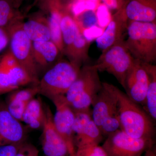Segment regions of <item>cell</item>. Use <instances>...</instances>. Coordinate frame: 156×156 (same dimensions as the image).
<instances>
[{
  "instance_id": "1",
  "label": "cell",
  "mask_w": 156,
  "mask_h": 156,
  "mask_svg": "<svg viewBox=\"0 0 156 156\" xmlns=\"http://www.w3.org/2000/svg\"><path fill=\"white\" fill-rule=\"evenodd\" d=\"M113 89L118 98L121 130L133 138L155 140V122L126 93L114 85Z\"/></svg>"
},
{
  "instance_id": "2",
  "label": "cell",
  "mask_w": 156,
  "mask_h": 156,
  "mask_svg": "<svg viewBox=\"0 0 156 156\" xmlns=\"http://www.w3.org/2000/svg\"><path fill=\"white\" fill-rule=\"evenodd\" d=\"M98 72L95 64H85L81 68L77 77L65 95L74 112L90 109L102 87Z\"/></svg>"
},
{
  "instance_id": "3",
  "label": "cell",
  "mask_w": 156,
  "mask_h": 156,
  "mask_svg": "<svg viewBox=\"0 0 156 156\" xmlns=\"http://www.w3.org/2000/svg\"><path fill=\"white\" fill-rule=\"evenodd\" d=\"M125 45L134 59L149 64L156 61V23L128 20Z\"/></svg>"
},
{
  "instance_id": "4",
  "label": "cell",
  "mask_w": 156,
  "mask_h": 156,
  "mask_svg": "<svg viewBox=\"0 0 156 156\" xmlns=\"http://www.w3.org/2000/svg\"><path fill=\"white\" fill-rule=\"evenodd\" d=\"M81 67L69 61L61 60L46 72L37 85L39 94L51 100L59 95H65L77 77Z\"/></svg>"
},
{
  "instance_id": "5",
  "label": "cell",
  "mask_w": 156,
  "mask_h": 156,
  "mask_svg": "<svg viewBox=\"0 0 156 156\" xmlns=\"http://www.w3.org/2000/svg\"><path fill=\"white\" fill-rule=\"evenodd\" d=\"M22 18L14 20L6 27L10 38V52L33 81L38 84V71L33 55L32 41L22 27Z\"/></svg>"
},
{
  "instance_id": "6",
  "label": "cell",
  "mask_w": 156,
  "mask_h": 156,
  "mask_svg": "<svg viewBox=\"0 0 156 156\" xmlns=\"http://www.w3.org/2000/svg\"><path fill=\"white\" fill-rule=\"evenodd\" d=\"M134 60L123 40L102 51L95 65L98 71L106 72L113 76L125 89L126 76Z\"/></svg>"
},
{
  "instance_id": "7",
  "label": "cell",
  "mask_w": 156,
  "mask_h": 156,
  "mask_svg": "<svg viewBox=\"0 0 156 156\" xmlns=\"http://www.w3.org/2000/svg\"><path fill=\"white\" fill-rule=\"evenodd\" d=\"M154 145V140L133 138L119 129L107 136L101 147L107 156H142Z\"/></svg>"
},
{
  "instance_id": "8",
  "label": "cell",
  "mask_w": 156,
  "mask_h": 156,
  "mask_svg": "<svg viewBox=\"0 0 156 156\" xmlns=\"http://www.w3.org/2000/svg\"><path fill=\"white\" fill-rule=\"evenodd\" d=\"M56 107L53 121L56 130L65 142L69 156H76L74 134L73 126L74 112L69 106L65 95H59L51 99Z\"/></svg>"
},
{
  "instance_id": "9",
  "label": "cell",
  "mask_w": 156,
  "mask_h": 156,
  "mask_svg": "<svg viewBox=\"0 0 156 156\" xmlns=\"http://www.w3.org/2000/svg\"><path fill=\"white\" fill-rule=\"evenodd\" d=\"M45 118L42 134V149L45 156H69L65 142L56 130L50 108L44 106Z\"/></svg>"
},
{
  "instance_id": "10",
  "label": "cell",
  "mask_w": 156,
  "mask_h": 156,
  "mask_svg": "<svg viewBox=\"0 0 156 156\" xmlns=\"http://www.w3.org/2000/svg\"><path fill=\"white\" fill-rule=\"evenodd\" d=\"M148 83V75L143 63L135 59L125 81L126 94L135 103L144 105Z\"/></svg>"
},
{
  "instance_id": "11",
  "label": "cell",
  "mask_w": 156,
  "mask_h": 156,
  "mask_svg": "<svg viewBox=\"0 0 156 156\" xmlns=\"http://www.w3.org/2000/svg\"><path fill=\"white\" fill-rule=\"evenodd\" d=\"M118 105L113 85L103 82L101 89L92 104V119L98 128L105 119L118 112Z\"/></svg>"
},
{
  "instance_id": "12",
  "label": "cell",
  "mask_w": 156,
  "mask_h": 156,
  "mask_svg": "<svg viewBox=\"0 0 156 156\" xmlns=\"http://www.w3.org/2000/svg\"><path fill=\"white\" fill-rule=\"evenodd\" d=\"M26 135L20 121L10 113L5 102L0 101V144H22Z\"/></svg>"
},
{
  "instance_id": "13",
  "label": "cell",
  "mask_w": 156,
  "mask_h": 156,
  "mask_svg": "<svg viewBox=\"0 0 156 156\" xmlns=\"http://www.w3.org/2000/svg\"><path fill=\"white\" fill-rule=\"evenodd\" d=\"M117 11L128 20L156 23V0H125Z\"/></svg>"
},
{
  "instance_id": "14",
  "label": "cell",
  "mask_w": 156,
  "mask_h": 156,
  "mask_svg": "<svg viewBox=\"0 0 156 156\" xmlns=\"http://www.w3.org/2000/svg\"><path fill=\"white\" fill-rule=\"evenodd\" d=\"M128 20L119 11L112 17L102 34L96 38L98 48L102 51L124 40V35L127 31Z\"/></svg>"
},
{
  "instance_id": "15",
  "label": "cell",
  "mask_w": 156,
  "mask_h": 156,
  "mask_svg": "<svg viewBox=\"0 0 156 156\" xmlns=\"http://www.w3.org/2000/svg\"><path fill=\"white\" fill-rule=\"evenodd\" d=\"M39 94L37 86L9 92L5 101L6 107L12 115L22 122L23 115L29 101Z\"/></svg>"
},
{
  "instance_id": "16",
  "label": "cell",
  "mask_w": 156,
  "mask_h": 156,
  "mask_svg": "<svg viewBox=\"0 0 156 156\" xmlns=\"http://www.w3.org/2000/svg\"><path fill=\"white\" fill-rule=\"evenodd\" d=\"M33 55L38 71L45 69L56 61L60 53L56 45L51 41L32 42Z\"/></svg>"
},
{
  "instance_id": "17",
  "label": "cell",
  "mask_w": 156,
  "mask_h": 156,
  "mask_svg": "<svg viewBox=\"0 0 156 156\" xmlns=\"http://www.w3.org/2000/svg\"><path fill=\"white\" fill-rule=\"evenodd\" d=\"M24 32L32 42L50 41L51 36L48 18L42 14H37L26 22L23 21Z\"/></svg>"
},
{
  "instance_id": "18",
  "label": "cell",
  "mask_w": 156,
  "mask_h": 156,
  "mask_svg": "<svg viewBox=\"0 0 156 156\" xmlns=\"http://www.w3.org/2000/svg\"><path fill=\"white\" fill-rule=\"evenodd\" d=\"M13 83L19 88L34 83L31 78L9 50L1 58Z\"/></svg>"
},
{
  "instance_id": "19",
  "label": "cell",
  "mask_w": 156,
  "mask_h": 156,
  "mask_svg": "<svg viewBox=\"0 0 156 156\" xmlns=\"http://www.w3.org/2000/svg\"><path fill=\"white\" fill-rule=\"evenodd\" d=\"M45 112L41 100L39 98L29 101L23 115L22 122L31 129L39 130L43 128L44 123Z\"/></svg>"
},
{
  "instance_id": "20",
  "label": "cell",
  "mask_w": 156,
  "mask_h": 156,
  "mask_svg": "<svg viewBox=\"0 0 156 156\" xmlns=\"http://www.w3.org/2000/svg\"><path fill=\"white\" fill-rule=\"evenodd\" d=\"M90 42L85 37L80 28L76 38L66 56L70 62L80 67L89 60V50Z\"/></svg>"
},
{
  "instance_id": "21",
  "label": "cell",
  "mask_w": 156,
  "mask_h": 156,
  "mask_svg": "<svg viewBox=\"0 0 156 156\" xmlns=\"http://www.w3.org/2000/svg\"><path fill=\"white\" fill-rule=\"evenodd\" d=\"M60 27L64 46V54L67 55L80 30V27L74 17L68 11H62Z\"/></svg>"
},
{
  "instance_id": "22",
  "label": "cell",
  "mask_w": 156,
  "mask_h": 156,
  "mask_svg": "<svg viewBox=\"0 0 156 156\" xmlns=\"http://www.w3.org/2000/svg\"><path fill=\"white\" fill-rule=\"evenodd\" d=\"M148 75L149 83L146 95L144 110L152 119L156 120V66L143 62Z\"/></svg>"
},
{
  "instance_id": "23",
  "label": "cell",
  "mask_w": 156,
  "mask_h": 156,
  "mask_svg": "<svg viewBox=\"0 0 156 156\" xmlns=\"http://www.w3.org/2000/svg\"><path fill=\"white\" fill-rule=\"evenodd\" d=\"M48 10L50 13V16L48 18L51 36L50 41L56 45L60 53L64 54V46L60 27L61 5L51 6Z\"/></svg>"
},
{
  "instance_id": "24",
  "label": "cell",
  "mask_w": 156,
  "mask_h": 156,
  "mask_svg": "<svg viewBox=\"0 0 156 156\" xmlns=\"http://www.w3.org/2000/svg\"><path fill=\"white\" fill-rule=\"evenodd\" d=\"M103 138L100 129L92 119L88 123L83 134L75 140L76 150L99 145Z\"/></svg>"
},
{
  "instance_id": "25",
  "label": "cell",
  "mask_w": 156,
  "mask_h": 156,
  "mask_svg": "<svg viewBox=\"0 0 156 156\" xmlns=\"http://www.w3.org/2000/svg\"><path fill=\"white\" fill-rule=\"evenodd\" d=\"M22 17L11 0H0V27H6L14 20Z\"/></svg>"
},
{
  "instance_id": "26",
  "label": "cell",
  "mask_w": 156,
  "mask_h": 156,
  "mask_svg": "<svg viewBox=\"0 0 156 156\" xmlns=\"http://www.w3.org/2000/svg\"><path fill=\"white\" fill-rule=\"evenodd\" d=\"M75 118L73 129L74 140L77 139L83 134L89 122L92 119V111L90 109L86 110L74 112Z\"/></svg>"
},
{
  "instance_id": "27",
  "label": "cell",
  "mask_w": 156,
  "mask_h": 156,
  "mask_svg": "<svg viewBox=\"0 0 156 156\" xmlns=\"http://www.w3.org/2000/svg\"><path fill=\"white\" fill-rule=\"evenodd\" d=\"M121 122L119 112L105 119L101 123L99 129L103 137L121 129Z\"/></svg>"
},
{
  "instance_id": "28",
  "label": "cell",
  "mask_w": 156,
  "mask_h": 156,
  "mask_svg": "<svg viewBox=\"0 0 156 156\" xmlns=\"http://www.w3.org/2000/svg\"><path fill=\"white\" fill-rule=\"evenodd\" d=\"M19 88L13 83L2 62L0 59V95Z\"/></svg>"
},
{
  "instance_id": "29",
  "label": "cell",
  "mask_w": 156,
  "mask_h": 156,
  "mask_svg": "<svg viewBox=\"0 0 156 156\" xmlns=\"http://www.w3.org/2000/svg\"><path fill=\"white\" fill-rule=\"evenodd\" d=\"M74 18L81 30L96 26L98 23L97 16L94 11H84Z\"/></svg>"
},
{
  "instance_id": "30",
  "label": "cell",
  "mask_w": 156,
  "mask_h": 156,
  "mask_svg": "<svg viewBox=\"0 0 156 156\" xmlns=\"http://www.w3.org/2000/svg\"><path fill=\"white\" fill-rule=\"evenodd\" d=\"M76 156H107L103 148L99 145L77 149Z\"/></svg>"
},
{
  "instance_id": "31",
  "label": "cell",
  "mask_w": 156,
  "mask_h": 156,
  "mask_svg": "<svg viewBox=\"0 0 156 156\" xmlns=\"http://www.w3.org/2000/svg\"><path fill=\"white\" fill-rule=\"evenodd\" d=\"M96 3L89 0H79L73 8V12L75 17L84 11H94L96 8Z\"/></svg>"
},
{
  "instance_id": "32",
  "label": "cell",
  "mask_w": 156,
  "mask_h": 156,
  "mask_svg": "<svg viewBox=\"0 0 156 156\" xmlns=\"http://www.w3.org/2000/svg\"><path fill=\"white\" fill-rule=\"evenodd\" d=\"M98 23L101 27L107 26L111 18L110 16L108 8L104 4H101L98 6L96 13Z\"/></svg>"
},
{
  "instance_id": "33",
  "label": "cell",
  "mask_w": 156,
  "mask_h": 156,
  "mask_svg": "<svg viewBox=\"0 0 156 156\" xmlns=\"http://www.w3.org/2000/svg\"><path fill=\"white\" fill-rule=\"evenodd\" d=\"M39 154L35 146L25 142L21 144L15 156H39Z\"/></svg>"
},
{
  "instance_id": "34",
  "label": "cell",
  "mask_w": 156,
  "mask_h": 156,
  "mask_svg": "<svg viewBox=\"0 0 156 156\" xmlns=\"http://www.w3.org/2000/svg\"><path fill=\"white\" fill-rule=\"evenodd\" d=\"M23 143L19 144H1L0 156H16L17 151Z\"/></svg>"
},
{
  "instance_id": "35",
  "label": "cell",
  "mask_w": 156,
  "mask_h": 156,
  "mask_svg": "<svg viewBox=\"0 0 156 156\" xmlns=\"http://www.w3.org/2000/svg\"><path fill=\"white\" fill-rule=\"evenodd\" d=\"M81 31L85 37L89 42L94 39L97 38L98 37H100L103 32L102 29L96 26H93Z\"/></svg>"
},
{
  "instance_id": "36",
  "label": "cell",
  "mask_w": 156,
  "mask_h": 156,
  "mask_svg": "<svg viewBox=\"0 0 156 156\" xmlns=\"http://www.w3.org/2000/svg\"><path fill=\"white\" fill-rule=\"evenodd\" d=\"M10 38L9 32L5 27H0V52L9 44Z\"/></svg>"
},
{
  "instance_id": "37",
  "label": "cell",
  "mask_w": 156,
  "mask_h": 156,
  "mask_svg": "<svg viewBox=\"0 0 156 156\" xmlns=\"http://www.w3.org/2000/svg\"><path fill=\"white\" fill-rule=\"evenodd\" d=\"M103 4L111 10H120L122 7L125 0H101Z\"/></svg>"
},
{
  "instance_id": "38",
  "label": "cell",
  "mask_w": 156,
  "mask_h": 156,
  "mask_svg": "<svg viewBox=\"0 0 156 156\" xmlns=\"http://www.w3.org/2000/svg\"><path fill=\"white\" fill-rule=\"evenodd\" d=\"M142 156H156V148L155 145L148 150Z\"/></svg>"
},
{
  "instance_id": "39",
  "label": "cell",
  "mask_w": 156,
  "mask_h": 156,
  "mask_svg": "<svg viewBox=\"0 0 156 156\" xmlns=\"http://www.w3.org/2000/svg\"><path fill=\"white\" fill-rule=\"evenodd\" d=\"M45 5H46V7L45 8H48L49 6L52 5H56V4H60L59 0H44Z\"/></svg>"
},
{
  "instance_id": "40",
  "label": "cell",
  "mask_w": 156,
  "mask_h": 156,
  "mask_svg": "<svg viewBox=\"0 0 156 156\" xmlns=\"http://www.w3.org/2000/svg\"><path fill=\"white\" fill-rule=\"evenodd\" d=\"M15 9H18L24 0H11Z\"/></svg>"
},
{
  "instance_id": "41",
  "label": "cell",
  "mask_w": 156,
  "mask_h": 156,
  "mask_svg": "<svg viewBox=\"0 0 156 156\" xmlns=\"http://www.w3.org/2000/svg\"><path fill=\"white\" fill-rule=\"evenodd\" d=\"M89 1H92V2H97V1H98V0H89Z\"/></svg>"
},
{
  "instance_id": "42",
  "label": "cell",
  "mask_w": 156,
  "mask_h": 156,
  "mask_svg": "<svg viewBox=\"0 0 156 156\" xmlns=\"http://www.w3.org/2000/svg\"><path fill=\"white\" fill-rule=\"evenodd\" d=\"M0 145H1V144H0Z\"/></svg>"
}]
</instances>
